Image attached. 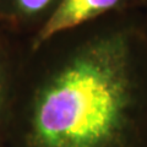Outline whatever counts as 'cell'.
I'll return each mask as SVG.
<instances>
[{
	"label": "cell",
	"instance_id": "1",
	"mask_svg": "<svg viewBox=\"0 0 147 147\" xmlns=\"http://www.w3.org/2000/svg\"><path fill=\"white\" fill-rule=\"evenodd\" d=\"M31 110L36 147H135L147 131L145 6L55 37Z\"/></svg>",
	"mask_w": 147,
	"mask_h": 147
},
{
	"label": "cell",
	"instance_id": "5",
	"mask_svg": "<svg viewBox=\"0 0 147 147\" xmlns=\"http://www.w3.org/2000/svg\"><path fill=\"white\" fill-rule=\"evenodd\" d=\"M1 93H3V74L1 70H0V97H1Z\"/></svg>",
	"mask_w": 147,
	"mask_h": 147
},
{
	"label": "cell",
	"instance_id": "4",
	"mask_svg": "<svg viewBox=\"0 0 147 147\" xmlns=\"http://www.w3.org/2000/svg\"><path fill=\"white\" fill-rule=\"evenodd\" d=\"M135 147H147V131L144 134V136L140 139V141L137 142V145Z\"/></svg>",
	"mask_w": 147,
	"mask_h": 147
},
{
	"label": "cell",
	"instance_id": "2",
	"mask_svg": "<svg viewBox=\"0 0 147 147\" xmlns=\"http://www.w3.org/2000/svg\"><path fill=\"white\" fill-rule=\"evenodd\" d=\"M139 0H59L32 40V50H38L55 37L91 24L112 12L144 7Z\"/></svg>",
	"mask_w": 147,
	"mask_h": 147
},
{
	"label": "cell",
	"instance_id": "7",
	"mask_svg": "<svg viewBox=\"0 0 147 147\" xmlns=\"http://www.w3.org/2000/svg\"><path fill=\"white\" fill-rule=\"evenodd\" d=\"M139 1H140V3H142L144 5H147V0H139Z\"/></svg>",
	"mask_w": 147,
	"mask_h": 147
},
{
	"label": "cell",
	"instance_id": "6",
	"mask_svg": "<svg viewBox=\"0 0 147 147\" xmlns=\"http://www.w3.org/2000/svg\"><path fill=\"white\" fill-rule=\"evenodd\" d=\"M145 30H146V34H147V5L145 6Z\"/></svg>",
	"mask_w": 147,
	"mask_h": 147
},
{
	"label": "cell",
	"instance_id": "3",
	"mask_svg": "<svg viewBox=\"0 0 147 147\" xmlns=\"http://www.w3.org/2000/svg\"><path fill=\"white\" fill-rule=\"evenodd\" d=\"M58 3L59 0H12L21 17L26 20H42V25Z\"/></svg>",
	"mask_w": 147,
	"mask_h": 147
}]
</instances>
